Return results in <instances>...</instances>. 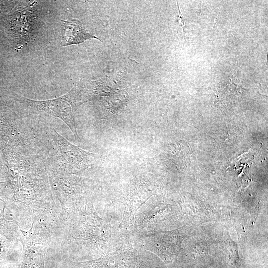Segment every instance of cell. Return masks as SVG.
Segmentation results:
<instances>
[{"instance_id": "1", "label": "cell", "mask_w": 268, "mask_h": 268, "mask_svg": "<svg viewBox=\"0 0 268 268\" xmlns=\"http://www.w3.org/2000/svg\"><path fill=\"white\" fill-rule=\"evenodd\" d=\"M79 95V90L74 87L66 94L51 99L36 100L23 97L24 101L32 108L60 118L69 128L75 139H79L74 118L76 109L83 103L78 98Z\"/></svg>"}, {"instance_id": "2", "label": "cell", "mask_w": 268, "mask_h": 268, "mask_svg": "<svg viewBox=\"0 0 268 268\" xmlns=\"http://www.w3.org/2000/svg\"><path fill=\"white\" fill-rule=\"evenodd\" d=\"M64 26V34L60 43L61 47L78 45L90 38L100 40L93 35L87 33L81 23L76 19L61 20Z\"/></svg>"}, {"instance_id": "3", "label": "cell", "mask_w": 268, "mask_h": 268, "mask_svg": "<svg viewBox=\"0 0 268 268\" xmlns=\"http://www.w3.org/2000/svg\"><path fill=\"white\" fill-rule=\"evenodd\" d=\"M177 5H178V11H179V14L178 15V22L179 23V24L181 25V26L182 27V28L183 29V34H184V37H185V23H184V17L183 16H182V14L180 10V8H179V4L177 2Z\"/></svg>"}]
</instances>
